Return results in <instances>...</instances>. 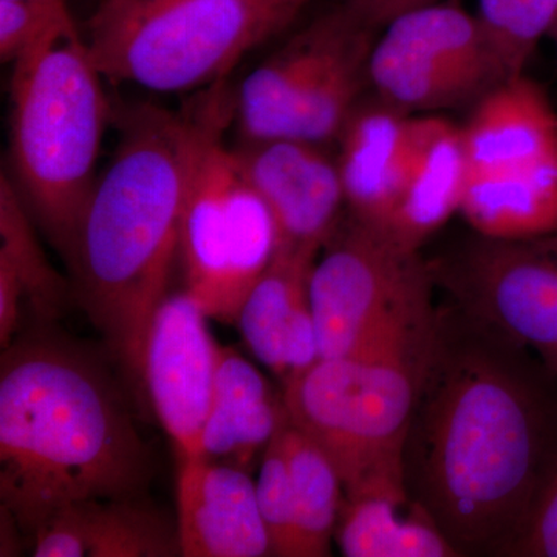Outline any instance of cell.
<instances>
[{
    "label": "cell",
    "instance_id": "cell-15",
    "mask_svg": "<svg viewBox=\"0 0 557 557\" xmlns=\"http://www.w3.org/2000/svg\"><path fill=\"white\" fill-rule=\"evenodd\" d=\"M467 175L522 174L557 166V113L525 73L480 98L461 126Z\"/></svg>",
    "mask_w": 557,
    "mask_h": 557
},
{
    "label": "cell",
    "instance_id": "cell-30",
    "mask_svg": "<svg viewBox=\"0 0 557 557\" xmlns=\"http://www.w3.org/2000/svg\"><path fill=\"white\" fill-rule=\"evenodd\" d=\"M516 0H479V17L483 30L502 58V44L507 35ZM504 61V58H502ZM505 62V61H504ZM507 65V64H505Z\"/></svg>",
    "mask_w": 557,
    "mask_h": 557
},
{
    "label": "cell",
    "instance_id": "cell-8",
    "mask_svg": "<svg viewBox=\"0 0 557 557\" xmlns=\"http://www.w3.org/2000/svg\"><path fill=\"white\" fill-rule=\"evenodd\" d=\"M230 119L209 134L194 168L178 258L186 292L208 318L236 324L245 299L278 249L276 222L223 141Z\"/></svg>",
    "mask_w": 557,
    "mask_h": 557
},
{
    "label": "cell",
    "instance_id": "cell-10",
    "mask_svg": "<svg viewBox=\"0 0 557 557\" xmlns=\"http://www.w3.org/2000/svg\"><path fill=\"white\" fill-rule=\"evenodd\" d=\"M428 262L446 299L528 348L557 383V231L523 240L475 234Z\"/></svg>",
    "mask_w": 557,
    "mask_h": 557
},
{
    "label": "cell",
    "instance_id": "cell-9",
    "mask_svg": "<svg viewBox=\"0 0 557 557\" xmlns=\"http://www.w3.org/2000/svg\"><path fill=\"white\" fill-rule=\"evenodd\" d=\"M511 76L479 17L446 0L388 22L369 60L380 100L408 113L478 102Z\"/></svg>",
    "mask_w": 557,
    "mask_h": 557
},
{
    "label": "cell",
    "instance_id": "cell-32",
    "mask_svg": "<svg viewBox=\"0 0 557 557\" xmlns=\"http://www.w3.org/2000/svg\"><path fill=\"white\" fill-rule=\"evenodd\" d=\"M549 38H552L553 40H555V44H556V50H557V21H556L555 27H553V30H552V32H549Z\"/></svg>",
    "mask_w": 557,
    "mask_h": 557
},
{
    "label": "cell",
    "instance_id": "cell-20",
    "mask_svg": "<svg viewBox=\"0 0 557 557\" xmlns=\"http://www.w3.org/2000/svg\"><path fill=\"white\" fill-rule=\"evenodd\" d=\"M287 418L284 392L230 347H220L214 394L199 457L248 469Z\"/></svg>",
    "mask_w": 557,
    "mask_h": 557
},
{
    "label": "cell",
    "instance_id": "cell-31",
    "mask_svg": "<svg viewBox=\"0 0 557 557\" xmlns=\"http://www.w3.org/2000/svg\"><path fill=\"white\" fill-rule=\"evenodd\" d=\"M30 2L51 3V5L69 7V0H30Z\"/></svg>",
    "mask_w": 557,
    "mask_h": 557
},
{
    "label": "cell",
    "instance_id": "cell-23",
    "mask_svg": "<svg viewBox=\"0 0 557 557\" xmlns=\"http://www.w3.org/2000/svg\"><path fill=\"white\" fill-rule=\"evenodd\" d=\"M278 435L295 502V557L329 556L344 500L338 471L327 454L293 426L288 418Z\"/></svg>",
    "mask_w": 557,
    "mask_h": 557
},
{
    "label": "cell",
    "instance_id": "cell-5",
    "mask_svg": "<svg viewBox=\"0 0 557 557\" xmlns=\"http://www.w3.org/2000/svg\"><path fill=\"white\" fill-rule=\"evenodd\" d=\"M432 332L358 357L319 358L284 384L289 423L327 454L344 498L409 500L403 453Z\"/></svg>",
    "mask_w": 557,
    "mask_h": 557
},
{
    "label": "cell",
    "instance_id": "cell-14",
    "mask_svg": "<svg viewBox=\"0 0 557 557\" xmlns=\"http://www.w3.org/2000/svg\"><path fill=\"white\" fill-rule=\"evenodd\" d=\"M319 252L278 248L251 288L236 324L260 364L287 383L319 359L310 277Z\"/></svg>",
    "mask_w": 557,
    "mask_h": 557
},
{
    "label": "cell",
    "instance_id": "cell-3",
    "mask_svg": "<svg viewBox=\"0 0 557 557\" xmlns=\"http://www.w3.org/2000/svg\"><path fill=\"white\" fill-rule=\"evenodd\" d=\"M152 461L119 384L89 347L33 325L0 358V507L33 534L60 509L145 496Z\"/></svg>",
    "mask_w": 557,
    "mask_h": 557
},
{
    "label": "cell",
    "instance_id": "cell-16",
    "mask_svg": "<svg viewBox=\"0 0 557 557\" xmlns=\"http://www.w3.org/2000/svg\"><path fill=\"white\" fill-rule=\"evenodd\" d=\"M336 141L348 215L383 230L408 180L416 152L417 116L381 100L358 104Z\"/></svg>",
    "mask_w": 557,
    "mask_h": 557
},
{
    "label": "cell",
    "instance_id": "cell-26",
    "mask_svg": "<svg viewBox=\"0 0 557 557\" xmlns=\"http://www.w3.org/2000/svg\"><path fill=\"white\" fill-rule=\"evenodd\" d=\"M76 27L69 7L30 0H0V60L16 62L44 39Z\"/></svg>",
    "mask_w": 557,
    "mask_h": 557
},
{
    "label": "cell",
    "instance_id": "cell-7",
    "mask_svg": "<svg viewBox=\"0 0 557 557\" xmlns=\"http://www.w3.org/2000/svg\"><path fill=\"white\" fill-rule=\"evenodd\" d=\"M437 285L420 251L348 215L310 277L319 358H348L426 335Z\"/></svg>",
    "mask_w": 557,
    "mask_h": 557
},
{
    "label": "cell",
    "instance_id": "cell-1",
    "mask_svg": "<svg viewBox=\"0 0 557 557\" xmlns=\"http://www.w3.org/2000/svg\"><path fill=\"white\" fill-rule=\"evenodd\" d=\"M557 448V383L534 354L437 304L403 478L461 556L504 557Z\"/></svg>",
    "mask_w": 557,
    "mask_h": 557
},
{
    "label": "cell",
    "instance_id": "cell-22",
    "mask_svg": "<svg viewBox=\"0 0 557 557\" xmlns=\"http://www.w3.org/2000/svg\"><path fill=\"white\" fill-rule=\"evenodd\" d=\"M335 541L347 557H460L410 500L344 498Z\"/></svg>",
    "mask_w": 557,
    "mask_h": 557
},
{
    "label": "cell",
    "instance_id": "cell-19",
    "mask_svg": "<svg viewBox=\"0 0 557 557\" xmlns=\"http://www.w3.org/2000/svg\"><path fill=\"white\" fill-rule=\"evenodd\" d=\"M467 183L461 127L440 116H417V143L405 189L381 233L420 251L460 212Z\"/></svg>",
    "mask_w": 557,
    "mask_h": 557
},
{
    "label": "cell",
    "instance_id": "cell-13",
    "mask_svg": "<svg viewBox=\"0 0 557 557\" xmlns=\"http://www.w3.org/2000/svg\"><path fill=\"white\" fill-rule=\"evenodd\" d=\"M177 508L182 556H271L248 469L201 457L180 458Z\"/></svg>",
    "mask_w": 557,
    "mask_h": 557
},
{
    "label": "cell",
    "instance_id": "cell-12",
    "mask_svg": "<svg viewBox=\"0 0 557 557\" xmlns=\"http://www.w3.org/2000/svg\"><path fill=\"white\" fill-rule=\"evenodd\" d=\"M236 152L273 214L278 248L321 252L346 207L336 160L321 146L293 138L242 141Z\"/></svg>",
    "mask_w": 557,
    "mask_h": 557
},
{
    "label": "cell",
    "instance_id": "cell-6",
    "mask_svg": "<svg viewBox=\"0 0 557 557\" xmlns=\"http://www.w3.org/2000/svg\"><path fill=\"white\" fill-rule=\"evenodd\" d=\"M314 0H102L87 46L108 79L146 89L214 86Z\"/></svg>",
    "mask_w": 557,
    "mask_h": 557
},
{
    "label": "cell",
    "instance_id": "cell-11",
    "mask_svg": "<svg viewBox=\"0 0 557 557\" xmlns=\"http://www.w3.org/2000/svg\"><path fill=\"white\" fill-rule=\"evenodd\" d=\"M220 347L209 332L208 314L186 289L163 299L146 341L143 391L178 458L199 457Z\"/></svg>",
    "mask_w": 557,
    "mask_h": 557
},
{
    "label": "cell",
    "instance_id": "cell-29",
    "mask_svg": "<svg viewBox=\"0 0 557 557\" xmlns=\"http://www.w3.org/2000/svg\"><path fill=\"white\" fill-rule=\"evenodd\" d=\"M347 2L362 21L379 30L401 14L442 2V0H347Z\"/></svg>",
    "mask_w": 557,
    "mask_h": 557
},
{
    "label": "cell",
    "instance_id": "cell-27",
    "mask_svg": "<svg viewBox=\"0 0 557 557\" xmlns=\"http://www.w3.org/2000/svg\"><path fill=\"white\" fill-rule=\"evenodd\" d=\"M557 21V0H516L502 58L512 76L525 69L539 40L549 36Z\"/></svg>",
    "mask_w": 557,
    "mask_h": 557
},
{
    "label": "cell",
    "instance_id": "cell-18",
    "mask_svg": "<svg viewBox=\"0 0 557 557\" xmlns=\"http://www.w3.org/2000/svg\"><path fill=\"white\" fill-rule=\"evenodd\" d=\"M368 24L350 3L310 22L249 73L234 98V116L244 141L284 137L288 113L306 84L355 28ZM369 25V24H368Z\"/></svg>",
    "mask_w": 557,
    "mask_h": 557
},
{
    "label": "cell",
    "instance_id": "cell-21",
    "mask_svg": "<svg viewBox=\"0 0 557 557\" xmlns=\"http://www.w3.org/2000/svg\"><path fill=\"white\" fill-rule=\"evenodd\" d=\"M460 214L479 236L523 240L557 231V166L467 175Z\"/></svg>",
    "mask_w": 557,
    "mask_h": 557
},
{
    "label": "cell",
    "instance_id": "cell-17",
    "mask_svg": "<svg viewBox=\"0 0 557 557\" xmlns=\"http://www.w3.org/2000/svg\"><path fill=\"white\" fill-rule=\"evenodd\" d=\"M27 544L35 557L182 556L177 523L146 494L76 502L51 516Z\"/></svg>",
    "mask_w": 557,
    "mask_h": 557
},
{
    "label": "cell",
    "instance_id": "cell-24",
    "mask_svg": "<svg viewBox=\"0 0 557 557\" xmlns=\"http://www.w3.org/2000/svg\"><path fill=\"white\" fill-rule=\"evenodd\" d=\"M35 219L11 182L0 178V262L20 282L33 325H54L72 296V284L51 267L36 236Z\"/></svg>",
    "mask_w": 557,
    "mask_h": 557
},
{
    "label": "cell",
    "instance_id": "cell-2",
    "mask_svg": "<svg viewBox=\"0 0 557 557\" xmlns=\"http://www.w3.org/2000/svg\"><path fill=\"white\" fill-rule=\"evenodd\" d=\"M98 177L67 258L72 296L139 395L150 322L168 296L183 212L205 141L234 116L222 81L189 113L137 106Z\"/></svg>",
    "mask_w": 557,
    "mask_h": 557
},
{
    "label": "cell",
    "instance_id": "cell-25",
    "mask_svg": "<svg viewBox=\"0 0 557 557\" xmlns=\"http://www.w3.org/2000/svg\"><path fill=\"white\" fill-rule=\"evenodd\" d=\"M256 491L260 515L269 531L271 556L295 557V502L278 431L263 450Z\"/></svg>",
    "mask_w": 557,
    "mask_h": 557
},
{
    "label": "cell",
    "instance_id": "cell-4",
    "mask_svg": "<svg viewBox=\"0 0 557 557\" xmlns=\"http://www.w3.org/2000/svg\"><path fill=\"white\" fill-rule=\"evenodd\" d=\"M102 78L78 27L53 33L14 62L10 178L64 259L113 116Z\"/></svg>",
    "mask_w": 557,
    "mask_h": 557
},
{
    "label": "cell",
    "instance_id": "cell-28",
    "mask_svg": "<svg viewBox=\"0 0 557 557\" xmlns=\"http://www.w3.org/2000/svg\"><path fill=\"white\" fill-rule=\"evenodd\" d=\"M504 557H557V448L525 525Z\"/></svg>",
    "mask_w": 557,
    "mask_h": 557
}]
</instances>
